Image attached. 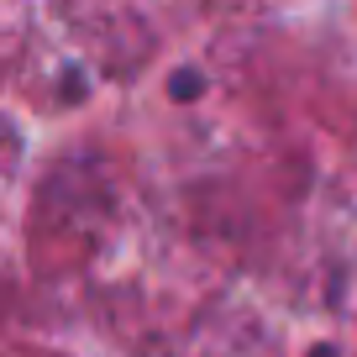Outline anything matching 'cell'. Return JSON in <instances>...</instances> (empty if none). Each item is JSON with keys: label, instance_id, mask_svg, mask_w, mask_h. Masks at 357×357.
Here are the masks:
<instances>
[{"label": "cell", "instance_id": "obj_1", "mask_svg": "<svg viewBox=\"0 0 357 357\" xmlns=\"http://www.w3.org/2000/svg\"><path fill=\"white\" fill-rule=\"evenodd\" d=\"M195 89H200V84H195V74H178V79H174V95H178V100H190Z\"/></svg>", "mask_w": 357, "mask_h": 357}, {"label": "cell", "instance_id": "obj_2", "mask_svg": "<svg viewBox=\"0 0 357 357\" xmlns=\"http://www.w3.org/2000/svg\"><path fill=\"white\" fill-rule=\"evenodd\" d=\"M310 357H336V352H331V347H315V352H310Z\"/></svg>", "mask_w": 357, "mask_h": 357}]
</instances>
